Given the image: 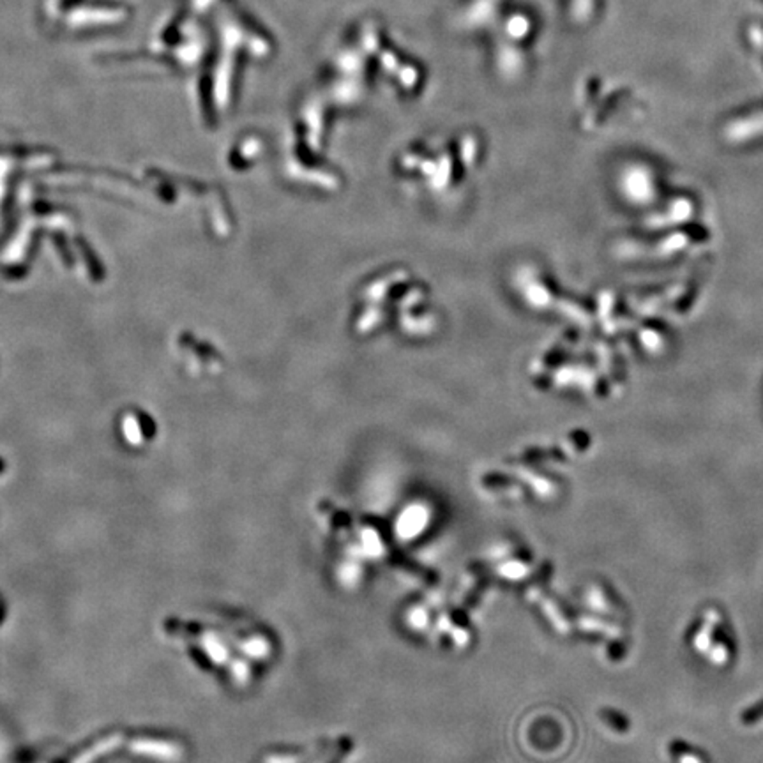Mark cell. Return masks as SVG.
<instances>
[{"label":"cell","instance_id":"6da1fadb","mask_svg":"<svg viewBox=\"0 0 763 763\" xmlns=\"http://www.w3.org/2000/svg\"><path fill=\"white\" fill-rule=\"evenodd\" d=\"M131 751L154 756V758L161 759H172L179 755V748H177V745L159 740H133L131 742Z\"/></svg>","mask_w":763,"mask_h":763},{"label":"cell","instance_id":"7a4b0ae2","mask_svg":"<svg viewBox=\"0 0 763 763\" xmlns=\"http://www.w3.org/2000/svg\"><path fill=\"white\" fill-rule=\"evenodd\" d=\"M120 740H122L120 735H111V737L103 738V740L97 742L96 745H92V748H90V751L83 752L82 756H78L75 763H90L94 758H97V756L104 755V752H108V751H111V749L117 748V745L120 744Z\"/></svg>","mask_w":763,"mask_h":763}]
</instances>
